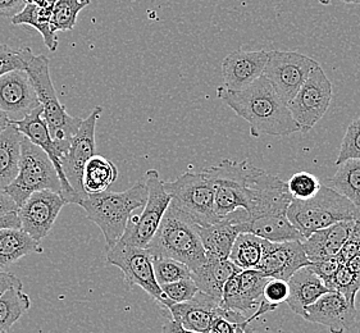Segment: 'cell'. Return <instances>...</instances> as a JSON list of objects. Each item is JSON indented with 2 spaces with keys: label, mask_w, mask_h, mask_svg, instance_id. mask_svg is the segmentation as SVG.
Segmentation results:
<instances>
[{
  "label": "cell",
  "mask_w": 360,
  "mask_h": 333,
  "mask_svg": "<svg viewBox=\"0 0 360 333\" xmlns=\"http://www.w3.org/2000/svg\"><path fill=\"white\" fill-rule=\"evenodd\" d=\"M246 221L248 213L240 208L221 218L213 225L199 226V235L205 255L229 259L235 240L244 232Z\"/></svg>",
  "instance_id": "44dd1931"
},
{
  "label": "cell",
  "mask_w": 360,
  "mask_h": 333,
  "mask_svg": "<svg viewBox=\"0 0 360 333\" xmlns=\"http://www.w3.org/2000/svg\"><path fill=\"white\" fill-rule=\"evenodd\" d=\"M360 250V218L355 221L353 231L349 235V237L345 241L344 247H341L340 253L338 254V258L342 264H345L346 261L350 258H353L355 254Z\"/></svg>",
  "instance_id": "7bdbcfd3"
},
{
  "label": "cell",
  "mask_w": 360,
  "mask_h": 333,
  "mask_svg": "<svg viewBox=\"0 0 360 333\" xmlns=\"http://www.w3.org/2000/svg\"><path fill=\"white\" fill-rule=\"evenodd\" d=\"M327 289L339 292L350 304L356 305V295L360 291V277L342 266L327 285Z\"/></svg>",
  "instance_id": "8d00e7d4"
},
{
  "label": "cell",
  "mask_w": 360,
  "mask_h": 333,
  "mask_svg": "<svg viewBox=\"0 0 360 333\" xmlns=\"http://www.w3.org/2000/svg\"><path fill=\"white\" fill-rule=\"evenodd\" d=\"M31 308L29 295L20 287L6 291L0 296V333H9L15 322Z\"/></svg>",
  "instance_id": "d6a6232c"
},
{
  "label": "cell",
  "mask_w": 360,
  "mask_h": 333,
  "mask_svg": "<svg viewBox=\"0 0 360 333\" xmlns=\"http://www.w3.org/2000/svg\"><path fill=\"white\" fill-rule=\"evenodd\" d=\"M9 124H11V118H9L7 113L0 110V133L6 130Z\"/></svg>",
  "instance_id": "f907efd6"
},
{
  "label": "cell",
  "mask_w": 360,
  "mask_h": 333,
  "mask_svg": "<svg viewBox=\"0 0 360 333\" xmlns=\"http://www.w3.org/2000/svg\"><path fill=\"white\" fill-rule=\"evenodd\" d=\"M56 1L57 0L44 7L35 4H26V7L12 18L13 25H29L31 27L37 29L41 34L46 48L51 51H56L58 49L57 35L51 30V13Z\"/></svg>",
  "instance_id": "f546056e"
},
{
  "label": "cell",
  "mask_w": 360,
  "mask_h": 333,
  "mask_svg": "<svg viewBox=\"0 0 360 333\" xmlns=\"http://www.w3.org/2000/svg\"><path fill=\"white\" fill-rule=\"evenodd\" d=\"M286 183L290 195L296 200H308L316 195L322 186L317 177L309 172H297Z\"/></svg>",
  "instance_id": "74e56055"
},
{
  "label": "cell",
  "mask_w": 360,
  "mask_h": 333,
  "mask_svg": "<svg viewBox=\"0 0 360 333\" xmlns=\"http://www.w3.org/2000/svg\"><path fill=\"white\" fill-rule=\"evenodd\" d=\"M344 264L340 261L338 255H335V256L324 258V259H321V261H313L309 267L323 281L326 287H327V285L333 278V275H336V272Z\"/></svg>",
  "instance_id": "60d3db41"
},
{
  "label": "cell",
  "mask_w": 360,
  "mask_h": 333,
  "mask_svg": "<svg viewBox=\"0 0 360 333\" xmlns=\"http://www.w3.org/2000/svg\"><path fill=\"white\" fill-rule=\"evenodd\" d=\"M148 199V188L144 182H136L122 192L105 191L98 195H87L79 204L86 211L91 222L101 228L110 249L121 240L131 214L143 209Z\"/></svg>",
  "instance_id": "277c9868"
},
{
  "label": "cell",
  "mask_w": 360,
  "mask_h": 333,
  "mask_svg": "<svg viewBox=\"0 0 360 333\" xmlns=\"http://www.w3.org/2000/svg\"><path fill=\"white\" fill-rule=\"evenodd\" d=\"M17 53L21 57L25 71L29 73L30 79L37 90L39 102L43 107V118L46 122L51 138L57 143L65 157L71 145V140L79 131L82 119L68 115L65 105L59 102L57 91L51 81L49 59L43 54L35 56L26 46L17 49Z\"/></svg>",
  "instance_id": "7a4b0ae2"
},
{
  "label": "cell",
  "mask_w": 360,
  "mask_h": 333,
  "mask_svg": "<svg viewBox=\"0 0 360 333\" xmlns=\"http://www.w3.org/2000/svg\"><path fill=\"white\" fill-rule=\"evenodd\" d=\"M51 1L54 0H26V4H35V6L44 7V6H48Z\"/></svg>",
  "instance_id": "816d5d0a"
},
{
  "label": "cell",
  "mask_w": 360,
  "mask_h": 333,
  "mask_svg": "<svg viewBox=\"0 0 360 333\" xmlns=\"http://www.w3.org/2000/svg\"><path fill=\"white\" fill-rule=\"evenodd\" d=\"M65 204L60 194L51 190L32 192L17 210L22 230L41 241L49 235Z\"/></svg>",
  "instance_id": "5bb4252c"
},
{
  "label": "cell",
  "mask_w": 360,
  "mask_h": 333,
  "mask_svg": "<svg viewBox=\"0 0 360 333\" xmlns=\"http://www.w3.org/2000/svg\"><path fill=\"white\" fill-rule=\"evenodd\" d=\"M333 0H318V3L323 4V6H330Z\"/></svg>",
  "instance_id": "db71d44e"
},
{
  "label": "cell",
  "mask_w": 360,
  "mask_h": 333,
  "mask_svg": "<svg viewBox=\"0 0 360 333\" xmlns=\"http://www.w3.org/2000/svg\"><path fill=\"white\" fill-rule=\"evenodd\" d=\"M153 258H169L194 272L207 261L199 226L171 202L158 230L146 247Z\"/></svg>",
  "instance_id": "3957f363"
},
{
  "label": "cell",
  "mask_w": 360,
  "mask_h": 333,
  "mask_svg": "<svg viewBox=\"0 0 360 333\" xmlns=\"http://www.w3.org/2000/svg\"><path fill=\"white\" fill-rule=\"evenodd\" d=\"M359 211H360V208H359Z\"/></svg>",
  "instance_id": "11a10c76"
},
{
  "label": "cell",
  "mask_w": 360,
  "mask_h": 333,
  "mask_svg": "<svg viewBox=\"0 0 360 333\" xmlns=\"http://www.w3.org/2000/svg\"><path fill=\"white\" fill-rule=\"evenodd\" d=\"M268 281L269 278L258 269H241L224 283L221 308L236 311L244 315L257 311Z\"/></svg>",
  "instance_id": "2e32d148"
},
{
  "label": "cell",
  "mask_w": 360,
  "mask_h": 333,
  "mask_svg": "<svg viewBox=\"0 0 360 333\" xmlns=\"http://www.w3.org/2000/svg\"><path fill=\"white\" fill-rule=\"evenodd\" d=\"M15 70H25V65L17 51L0 44V77Z\"/></svg>",
  "instance_id": "b9f144b4"
},
{
  "label": "cell",
  "mask_w": 360,
  "mask_h": 333,
  "mask_svg": "<svg viewBox=\"0 0 360 333\" xmlns=\"http://www.w3.org/2000/svg\"><path fill=\"white\" fill-rule=\"evenodd\" d=\"M355 221L356 219L341 221L327 228L314 232L309 237L303 240L302 244L308 259L313 263L338 255L353 231Z\"/></svg>",
  "instance_id": "603a6c76"
},
{
  "label": "cell",
  "mask_w": 360,
  "mask_h": 333,
  "mask_svg": "<svg viewBox=\"0 0 360 333\" xmlns=\"http://www.w3.org/2000/svg\"><path fill=\"white\" fill-rule=\"evenodd\" d=\"M118 169L112 160L95 154L87 160L82 172V188L86 195H98L108 191L117 181Z\"/></svg>",
  "instance_id": "f1b7e54d"
},
{
  "label": "cell",
  "mask_w": 360,
  "mask_h": 333,
  "mask_svg": "<svg viewBox=\"0 0 360 333\" xmlns=\"http://www.w3.org/2000/svg\"><path fill=\"white\" fill-rule=\"evenodd\" d=\"M172 203L198 226L213 225L221 218L214 207V186L205 169L199 174L186 172L174 181L165 182Z\"/></svg>",
  "instance_id": "ba28073f"
},
{
  "label": "cell",
  "mask_w": 360,
  "mask_h": 333,
  "mask_svg": "<svg viewBox=\"0 0 360 333\" xmlns=\"http://www.w3.org/2000/svg\"><path fill=\"white\" fill-rule=\"evenodd\" d=\"M310 264L311 261L304 252L302 241H266L264 253L257 269L266 275V278L288 281L296 270L308 267Z\"/></svg>",
  "instance_id": "ac0fdd59"
},
{
  "label": "cell",
  "mask_w": 360,
  "mask_h": 333,
  "mask_svg": "<svg viewBox=\"0 0 360 333\" xmlns=\"http://www.w3.org/2000/svg\"><path fill=\"white\" fill-rule=\"evenodd\" d=\"M26 7V0H0V17L13 18Z\"/></svg>",
  "instance_id": "ee69618b"
},
{
  "label": "cell",
  "mask_w": 360,
  "mask_h": 333,
  "mask_svg": "<svg viewBox=\"0 0 360 333\" xmlns=\"http://www.w3.org/2000/svg\"><path fill=\"white\" fill-rule=\"evenodd\" d=\"M107 261L122 270L124 280L130 286H139L143 289L163 309L171 306V303L155 280L153 255L148 249L131 247L118 241L115 247L108 249Z\"/></svg>",
  "instance_id": "30bf717a"
},
{
  "label": "cell",
  "mask_w": 360,
  "mask_h": 333,
  "mask_svg": "<svg viewBox=\"0 0 360 333\" xmlns=\"http://www.w3.org/2000/svg\"><path fill=\"white\" fill-rule=\"evenodd\" d=\"M268 53L269 51H245L243 49L230 53L222 62L224 86L230 91H241L250 86L263 74Z\"/></svg>",
  "instance_id": "ffe728a7"
},
{
  "label": "cell",
  "mask_w": 360,
  "mask_h": 333,
  "mask_svg": "<svg viewBox=\"0 0 360 333\" xmlns=\"http://www.w3.org/2000/svg\"><path fill=\"white\" fill-rule=\"evenodd\" d=\"M346 4H360V0H341Z\"/></svg>",
  "instance_id": "f5cc1de1"
},
{
  "label": "cell",
  "mask_w": 360,
  "mask_h": 333,
  "mask_svg": "<svg viewBox=\"0 0 360 333\" xmlns=\"http://www.w3.org/2000/svg\"><path fill=\"white\" fill-rule=\"evenodd\" d=\"M90 4V0H57L51 13V30L71 31L75 29L79 12Z\"/></svg>",
  "instance_id": "836d02e7"
},
{
  "label": "cell",
  "mask_w": 360,
  "mask_h": 333,
  "mask_svg": "<svg viewBox=\"0 0 360 333\" xmlns=\"http://www.w3.org/2000/svg\"><path fill=\"white\" fill-rule=\"evenodd\" d=\"M241 269L235 266L230 259H222L207 255V261L202 267L191 272V278L194 280L199 291L207 294L221 303L224 283L231 275L240 272Z\"/></svg>",
  "instance_id": "d4e9b609"
},
{
  "label": "cell",
  "mask_w": 360,
  "mask_h": 333,
  "mask_svg": "<svg viewBox=\"0 0 360 333\" xmlns=\"http://www.w3.org/2000/svg\"><path fill=\"white\" fill-rule=\"evenodd\" d=\"M101 112L103 108L96 107L86 119H82L77 133L71 140L68 152L62 158V169L65 178L81 200H84L87 196L82 188V172L87 160L95 155V131Z\"/></svg>",
  "instance_id": "4fadbf2b"
},
{
  "label": "cell",
  "mask_w": 360,
  "mask_h": 333,
  "mask_svg": "<svg viewBox=\"0 0 360 333\" xmlns=\"http://www.w3.org/2000/svg\"><path fill=\"white\" fill-rule=\"evenodd\" d=\"M217 98L232 109L250 126L252 138L262 135L288 136L300 132L288 104L282 102L271 82L262 74L250 86L241 91L217 87Z\"/></svg>",
  "instance_id": "6da1fadb"
},
{
  "label": "cell",
  "mask_w": 360,
  "mask_h": 333,
  "mask_svg": "<svg viewBox=\"0 0 360 333\" xmlns=\"http://www.w3.org/2000/svg\"><path fill=\"white\" fill-rule=\"evenodd\" d=\"M18 207L6 190L0 188V218L7 216L12 211H17Z\"/></svg>",
  "instance_id": "bcb514c9"
},
{
  "label": "cell",
  "mask_w": 360,
  "mask_h": 333,
  "mask_svg": "<svg viewBox=\"0 0 360 333\" xmlns=\"http://www.w3.org/2000/svg\"><path fill=\"white\" fill-rule=\"evenodd\" d=\"M41 190H51L62 195L57 169L43 149L23 136L18 174L6 191L20 208L32 192Z\"/></svg>",
  "instance_id": "52a82bcc"
},
{
  "label": "cell",
  "mask_w": 360,
  "mask_h": 333,
  "mask_svg": "<svg viewBox=\"0 0 360 333\" xmlns=\"http://www.w3.org/2000/svg\"><path fill=\"white\" fill-rule=\"evenodd\" d=\"M332 84L321 65L316 67L295 96L288 103V108L300 133H308L323 118L332 100Z\"/></svg>",
  "instance_id": "8fae6325"
},
{
  "label": "cell",
  "mask_w": 360,
  "mask_h": 333,
  "mask_svg": "<svg viewBox=\"0 0 360 333\" xmlns=\"http://www.w3.org/2000/svg\"><path fill=\"white\" fill-rule=\"evenodd\" d=\"M160 289L171 305L188 301L199 292V289L193 278H184L176 282L160 285Z\"/></svg>",
  "instance_id": "ab89813d"
},
{
  "label": "cell",
  "mask_w": 360,
  "mask_h": 333,
  "mask_svg": "<svg viewBox=\"0 0 360 333\" xmlns=\"http://www.w3.org/2000/svg\"><path fill=\"white\" fill-rule=\"evenodd\" d=\"M153 269L159 286L191 278V269L186 264L169 258H153Z\"/></svg>",
  "instance_id": "d590c367"
},
{
  "label": "cell",
  "mask_w": 360,
  "mask_h": 333,
  "mask_svg": "<svg viewBox=\"0 0 360 333\" xmlns=\"http://www.w3.org/2000/svg\"><path fill=\"white\" fill-rule=\"evenodd\" d=\"M171 319L188 331L208 333L213 322L221 314L219 301L199 291L191 300L167 308Z\"/></svg>",
  "instance_id": "7402d4cb"
},
{
  "label": "cell",
  "mask_w": 360,
  "mask_h": 333,
  "mask_svg": "<svg viewBox=\"0 0 360 333\" xmlns=\"http://www.w3.org/2000/svg\"><path fill=\"white\" fill-rule=\"evenodd\" d=\"M359 217V209L350 200L324 185L308 200L292 199L288 209V221L304 240L338 222Z\"/></svg>",
  "instance_id": "8992f818"
},
{
  "label": "cell",
  "mask_w": 360,
  "mask_h": 333,
  "mask_svg": "<svg viewBox=\"0 0 360 333\" xmlns=\"http://www.w3.org/2000/svg\"><path fill=\"white\" fill-rule=\"evenodd\" d=\"M318 65L316 59L297 51H272L268 53L263 76L271 82L282 102L288 104Z\"/></svg>",
  "instance_id": "7c38bea8"
},
{
  "label": "cell",
  "mask_w": 360,
  "mask_h": 333,
  "mask_svg": "<svg viewBox=\"0 0 360 333\" xmlns=\"http://www.w3.org/2000/svg\"><path fill=\"white\" fill-rule=\"evenodd\" d=\"M145 185L148 188V199L144 208L140 214H131L127 227L120 240L123 244L141 249H146L152 241L162 218L172 202L157 169H149L146 172Z\"/></svg>",
  "instance_id": "9c48e42d"
},
{
  "label": "cell",
  "mask_w": 360,
  "mask_h": 333,
  "mask_svg": "<svg viewBox=\"0 0 360 333\" xmlns=\"http://www.w3.org/2000/svg\"><path fill=\"white\" fill-rule=\"evenodd\" d=\"M356 315V305L350 304L339 292L330 291L307 308L303 318L326 327L331 333H345L355 325Z\"/></svg>",
  "instance_id": "e0dca14e"
},
{
  "label": "cell",
  "mask_w": 360,
  "mask_h": 333,
  "mask_svg": "<svg viewBox=\"0 0 360 333\" xmlns=\"http://www.w3.org/2000/svg\"><path fill=\"white\" fill-rule=\"evenodd\" d=\"M11 124H13L17 130L21 132L25 138H29L32 144L43 149L51 158V163L57 169L58 177L62 185V197L67 204H77L79 205L81 199L71 188V185L67 181L63 169H62V158L63 152L57 143L51 138L46 122L43 118V107L39 105L34 109L27 116L22 117L21 119H11Z\"/></svg>",
  "instance_id": "9a60e30c"
},
{
  "label": "cell",
  "mask_w": 360,
  "mask_h": 333,
  "mask_svg": "<svg viewBox=\"0 0 360 333\" xmlns=\"http://www.w3.org/2000/svg\"><path fill=\"white\" fill-rule=\"evenodd\" d=\"M13 287H20L22 289L23 285L22 281L13 275V273H9V272H0V296L9 290V289H13Z\"/></svg>",
  "instance_id": "f6af8a7d"
},
{
  "label": "cell",
  "mask_w": 360,
  "mask_h": 333,
  "mask_svg": "<svg viewBox=\"0 0 360 333\" xmlns=\"http://www.w3.org/2000/svg\"><path fill=\"white\" fill-rule=\"evenodd\" d=\"M266 245V240L243 232L235 240L229 259L240 269H257Z\"/></svg>",
  "instance_id": "4dcf8cb0"
},
{
  "label": "cell",
  "mask_w": 360,
  "mask_h": 333,
  "mask_svg": "<svg viewBox=\"0 0 360 333\" xmlns=\"http://www.w3.org/2000/svg\"><path fill=\"white\" fill-rule=\"evenodd\" d=\"M244 232H249L271 242L303 241V236L288 221V214H274L264 217L249 218L244 223Z\"/></svg>",
  "instance_id": "4316f807"
},
{
  "label": "cell",
  "mask_w": 360,
  "mask_h": 333,
  "mask_svg": "<svg viewBox=\"0 0 360 333\" xmlns=\"http://www.w3.org/2000/svg\"><path fill=\"white\" fill-rule=\"evenodd\" d=\"M40 105L29 73L15 70L0 77V110L8 116L25 117Z\"/></svg>",
  "instance_id": "d6986e66"
},
{
  "label": "cell",
  "mask_w": 360,
  "mask_h": 333,
  "mask_svg": "<svg viewBox=\"0 0 360 333\" xmlns=\"http://www.w3.org/2000/svg\"><path fill=\"white\" fill-rule=\"evenodd\" d=\"M3 228H21V222L17 211H12L7 216L0 218V230Z\"/></svg>",
  "instance_id": "7dc6e473"
},
{
  "label": "cell",
  "mask_w": 360,
  "mask_h": 333,
  "mask_svg": "<svg viewBox=\"0 0 360 333\" xmlns=\"http://www.w3.org/2000/svg\"><path fill=\"white\" fill-rule=\"evenodd\" d=\"M162 333H199V332H193V331H188V329H185L184 327L179 325L177 322H174L173 319H169L168 322H167L166 325L163 326L162 328ZM254 333V332H252Z\"/></svg>",
  "instance_id": "c3c4849f"
},
{
  "label": "cell",
  "mask_w": 360,
  "mask_h": 333,
  "mask_svg": "<svg viewBox=\"0 0 360 333\" xmlns=\"http://www.w3.org/2000/svg\"><path fill=\"white\" fill-rule=\"evenodd\" d=\"M288 294H290V287H288V281L269 278V281L264 286L259 305L252 314V317L259 319L266 313L274 312L278 308V305L286 303Z\"/></svg>",
  "instance_id": "e575fe53"
},
{
  "label": "cell",
  "mask_w": 360,
  "mask_h": 333,
  "mask_svg": "<svg viewBox=\"0 0 360 333\" xmlns=\"http://www.w3.org/2000/svg\"><path fill=\"white\" fill-rule=\"evenodd\" d=\"M23 135L9 124L0 133V188H6L15 180L18 174L21 158V143Z\"/></svg>",
  "instance_id": "83f0119b"
},
{
  "label": "cell",
  "mask_w": 360,
  "mask_h": 333,
  "mask_svg": "<svg viewBox=\"0 0 360 333\" xmlns=\"http://www.w3.org/2000/svg\"><path fill=\"white\" fill-rule=\"evenodd\" d=\"M288 282L290 294L286 303L290 309L302 318L309 305L314 304L326 292H330L309 266L296 270Z\"/></svg>",
  "instance_id": "cb8c5ba5"
},
{
  "label": "cell",
  "mask_w": 360,
  "mask_h": 333,
  "mask_svg": "<svg viewBox=\"0 0 360 333\" xmlns=\"http://www.w3.org/2000/svg\"><path fill=\"white\" fill-rule=\"evenodd\" d=\"M344 266H345L346 268L349 269V270H352L354 275L360 277V250L354 255L353 258H350L349 261H346Z\"/></svg>",
  "instance_id": "681fc988"
},
{
  "label": "cell",
  "mask_w": 360,
  "mask_h": 333,
  "mask_svg": "<svg viewBox=\"0 0 360 333\" xmlns=\"http://www.w3.org/2000/svg\"><path fill=\"white\" fill-rule=\"evenodd\" d=\"M349 159H360V117L349 124L340 146L336 164L339 166L342 162Z\"/></svg>",
  "instance_id": "f35d334b"
},
{
  "label": "cell",
  "mask_w": 360,
  "mask_h": 333,
  "mask_svg": "<svg viewBox=\"0 0 360 333\" xmlns=\"http://www.w3.org/2000/svg\"><path fill=\"white\" fill-rule=\"evenodd\" d=\"M331 186L335 191L345 196L347 200L360 208V159H349L338 166L336 174L331 178Z\"/></svg>",
  "instance_id": "1f68e13d"
},
{
  "label": "cell",
  "mask_w": 360,
  "mask_h": 333,
  "mask_svg": "<svg viewBox=\"0 0 360 333\" xmlns=\"http://www.w3.org/2000/svg\"><path fill=\"white\" fill-rule=\"evenodd\" d=\"M40 253V241H37L22 228L0 230V272H8L9 267L27 256Z\"/></svg>",
  "instance_id": "484cf974"
},
{
  "label": "cell",
  "mask_w": 360,
  "mask_h": 333,
  "mask_svg": "<svg viewBox=\"0 0 360 333\" xmlns=\"http://www.w3.org/2000/svg\"><path fill=\"white\" fill-rule=\"evenodd\" d=\"M205 172L214 186L217 216L224 218L240 208L249 210L266 171L252 166L248 160L224 159L217 166L205 168Z\"/></svg>",
  "instance_id": "5b68a950"
}]
</instances>
